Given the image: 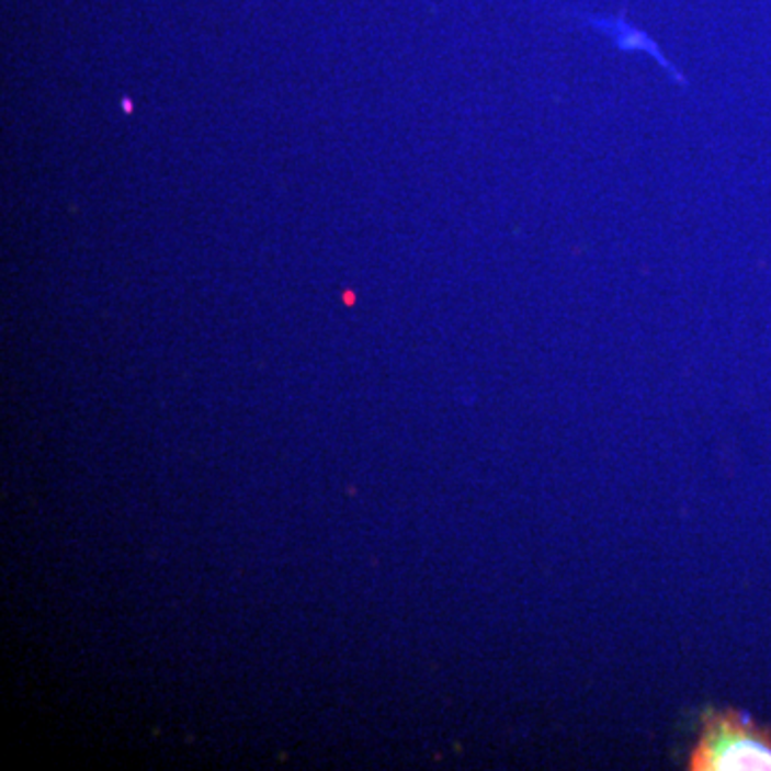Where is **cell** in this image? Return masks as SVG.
Returning <instances> with one entry per match:
<instances>
[{"label":"cell","instance_id":"1","mask_svg":"<svg viewBox=\"0 0 771 771\" xmlns=\"http://www.w3.org/2000/svg\"><path fill=\"white\" fill-rule=\"evenodd\" d=\"M692 771H771V730L741 712H710L696 741Z\"/></svg>","mask_w":771,"mask_h":771}]
</instances>
